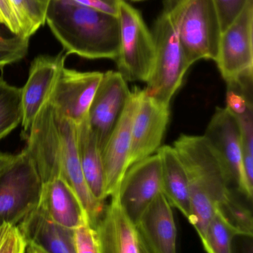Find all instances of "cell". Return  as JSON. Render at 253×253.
<instances>
[{"label": "cell", "mask_w": 253, "mask_h": 253, "mask_svg": "<svg viewBox=\"0 0 253 253\" xmlns=\"http://www.w3.org/2000/svg\"><path fill=\"white\" fill-rule=\"evenodd\" d=\"M76 253H101L96 230L90 224L74 230Z\"/></svg>", "instance_id": "obj_28"}, {"label": "cell", "mask_w": 253, "mask_h": 253, "mask_svg": "<svg viewBox=\"0 0 253 253\" xmlns=\"http://www.w3.org/2000/svg\"><path fill=\"white\" fill-rule=\"evenodd\" d=\"M130 93L118 71L103 73L87 116L101 153L123 115Z\"/></svg>", "instance_id": "obj_9"}, {"label": "cell", "mask_w": 253, "mask_h": 253, "mask_svg": "<svg viewBox=\"0 0 253 253\" xmlns=\"http://www.w3.org/2000/svg\"><path fill=\"white\" fill-rule=\"evenodd\" d=\"M0 24H1V18H0Z\"/></svg>", "instance_id": "obj_38"}, {"label": "cell", "mask_w": 253, "mask_h": 253, "mask_svg": "<svg viewBox=\"0 0 253 253\" xmlns=\"http://www.w3.org/2000/svg\"><path fill=\"white\" fill-rule=\"evenodd\" d=\"M111 198L95 227L101 253H140L136 226L122 209L117 192Z\"/></svg>", "instance_id": "obj_18"}, {"label": "cell", "mask_w": 253, "mask_h": 253, "mask_svg": "<svg viewBox=\"0 0 253 253\" xmlns=\"http://www.w3.org/2000/svg\"><path fill=\"white\" fill-rule=\"evenodd\" d=\"M16 155L0 152V173L13 162Z\"/></svg>", "instance_id": "obj_33"}, {"label": "cell", "mask_w": 253, "mask_h": 253, "mask_svg": "<svg viewBox=\"0 0 253 253\" xmlns=\"http://www.w3.org/2000/svg\"><path fill=\"white\" fill-rule=\"evenodd\" d=\"M203 136L207 139L227 168L232 184L252 202L253 188L247 181L244 169L243 146L240 128L227 108H218Z\"/></svg>", "instance_id": "obj_7"}, {"label": "cell", "mask_w": 253, "mask_h": 253, "mask_svg": "<svg viewBox=\"0 0 253 253\" xmlns=\"http://www.w3.org/2000/svg\"><path fill=\"white\" fill-rule=\"evenodd\" d=\"M215 62L226 82L253 72V0L223 31Z\"/></svg>", "instance_id": "obj_8"}, {"label": "cell", "mask_w": 253, "mask_h": 253, "mask_svg": "<svg viewBox=\"0 0 253 253\" xmlns=\"http://www.w3.org/2000/svg\"><path fill=\"white\" fill-rule=\"evenodd\" d=\"M62 141V176L80 199L89 224L95 228L105 210V203L91 193L83 175L77 147V125L56 112Z\"/></svg>", "instance_id": "obj_16"}, {"label": "cell", "mask_w": 253, "mask_h": 253, "mask_svg": "<svg viewBox=\"0 0 253 253\" xmlns=\"http://www.w3.org/2000/svg\"><path fill=\"white\" fill-rule=\"evenodd\" d=\"M220 210L226 218L239 230L241 236L253 237L252 212L236 199L233 192Z\"/></svg>", "instance_id": "obj_26"}, {"label": "cell", "mask_w": 253, "mask_h": 253, "mask_svg": "<svg viewBox=\"0 0 253 253\" xmlns=\"http://www.w3.org/2000/svg\"><path fill=\"white\" fill-rule=\"evenodd\" d=\"M46 23L67 56L117 59L120 47L118 16L70 0H51Z\"/></svg>", "instance_id": "obj_1"}, {"label": "cell", "mask_w": 253, "mask_h": 253, "mask_svg": "<svg viewBox=\"0 0 253 253\" xmlns=\"http://www.w3.org/2000/svg\"><path fill=\"white\" fill-rule=\"evenodd\" d=\"M140 253H150L149 250L147 249V247H146L145 244L144 243V242H143L141 238H140Z\"/></svg>", "instance_id": "obj_35"}, {"label": "cell", "mask_w": 253, "mask_h": 253, "mask_svg": "<svg viewBox=\"0 0 253 253\" xmlns=\"http://www.w3.org/2000/svg\"><path fill=\"white\" fill-rule=\"evenodd\" d=\"M219 16L222 32L242 13L249 0H212Z\"/></svg>", "instance_id": "obj_29"}, {"label": "cell", "mask_w": 253, "mask_h": 253, "mask_svg": "<svg viewBox=\"0 0 253 253\" xmlns=\"http://www.w3.org/2000/svg\"><path fill=\"white\" fill-rule=\"evenodd\" d=\"M160 193L161 165L157 153L132 165L125 173L117 191L122 209L135 226Z\"/></svg>", "instance_id": "obj_11"}, {"label": "cell", "mask_w": 253, "mask_h": 253, "mask_svg": "<svg viewBox=\"0 0 253 253\" xmlns=\"http://www.w3.org/2000/svg\"><path fill=\"white\" fill-rule=\"evenodd\" d=\"M27 244L48 253H76L74 230L55 223L41 203L16 225Z\"/></svg>", "instance_id": "obj_19"}, {"label": "cell", "mask_w": 253, "mask_h": 253, "mask_svg": "<svg viewBox=\"0 0 253 253\" xmlns=\"http://www.w3.org/2000/svg\"><path fill=\"white\" fill-rule=\"evenodd\" d=\"M187 65L215 61L222 28L212 0H169Z\"/></svg>", "instance_id": "obj_4"}, {"label": "cell", "mask_w": 253, "mask_h": 253, "mask_svg": "<svg viewBox=\"0 0 253 253\" xmlns=\"http://www.w3.org/2000/svg\"><path fill=\"white\" fill-rule=\"evenodd\" d=\"M10 224H6V223H4V224H0V240H1V238H2L3 235L5 233L6 230H7V227L10 226Z\"/></svg>", "instance_id": "obj_36"}, {"label": "cell", "mask_w": 253, "mask_h": 253, "mask_svg": "<svg viewBox=\"0 0 253 253\" xmlns=\"http://www.w3.org/2000/svg\"><path fill=\"white\" fill-rule=\"evenodd\" d=\"M142 93L139 87L131 90L123 115L102 150L107 198L118 191L120 182L129 169L132 122Z\"/></svg>", "instance_id": "obj_14"}, {"label": "cell", "mask_w": 253, "mask_h": 253, "mask_svg": "<svg viewBox=\"0 0 253 253\" xmlns=\"http://www.w3.org/2000/svg\"><path fill=\"white\" fill-rule=\"evenodd\" d=\"M117 16L120 47L115 61L118 72L126 82L147 83L155 57L152 33L141 13L126 0L120 3Z\"/></svg>", "instance_id": "obj_5"}, {"label": "cell", "mask_w": 253, "mask_h": 253, "mask_svg": "<svg viewBox=\"0 0 253 253\" xmlns=\"http://www.w3.org/2000/svg\"><path fill=\"white\" fill-rule=\"evenodd\" d=\"M132 1H141V0H132Z\"/></svg>", "instance_id": "obj_37"}, {"label": "cell", "mask_w": 253, "mask_h": 253, "mask_svg": "<svg viewBox=\"0 0 253 253\" xmlns=\"http://www.w3.org/2000/svg\"><path fill=\"white\" fill-rule=\"evenodd\" d=\"M0 18L1 24L13 35L21 37V29L17 16L10 0H0Z\"/></svg>", "instance_id": "obj_31"}, {"label": "cell", "mask_w": 253, "mask_h": 253, "mask_svg": "<svg viewBox=\"0 0 253 253\" xmlns=\"http://www.w3.org/2000/svg\"><path fill=\"white\" fill-rule=\"evenodd\" d=\"M30 39L4 35L0 31V69L19 62L26 56Z\"/></svg>", "instance_id": "obj_27"}, {"label": "cell", "mask_w": 253, "mask_h": 253, "mask_svg": "<svg viewBox=\"0 0 253 253\" xmlns=\"http://www.w3.org/2000/svg\"><path fill=\"white\" fill-rule=\"evenodd\" d=\"M43 183L26 149L0 173V224L16 226L41 199Z\"/></svg>", "instance_id": "obj_6"}, {"label": "cell", "mask_w": 253, "mask_h": 253, "mask_svg": "<svg viewBox=\"0 0 253 253\" xmlns=\"http://www.w3.org/2000/svg\"><path fill=\"white\" fill-rule=\"evenodd\" d=\"M238 236L240 232L218 210L201 240L207 253H233V239Z\"/></svg>", "instance_id": "obj_23"}, {"label": "cell", "mask_w": 253, "mask_h": 253, "mask_svg": "<svg viewBox=\"0 0 253 253\" xmlns=\"http://www.w3.org/2000/svg\"><path fill=\"white\" fill-rule=\"evenodd\" d=\"M22 120V88L0 78V140L16 129Z\"/></svg>", "instance_id": "obj_24"}, {"label": "cell", "mask_w": 253, "mask_h": 253, "mask_svg": "<svg viewBox=\"0 0 253 253\" xmlns=\"http://www.w3.org/2000/svg\"><path fill=\"white\" fill-rule=\"evenodd\" d=\"M27 243L16 226L7 227L0 240V253H25Z\"/></svg>", "instance_id": "obj_30"}, {"label": "cell", "mask_w": 253, "mask_h": 253, "mask_svg": "<svg viewBox=\"0 0 253 253\" xmlns=\"http://www.w3.org/2000/svg\"><path fill=\"white\" fill-rule=\"evenodd\" d=\"M150 253H177V229L172 206L163 193L152 201L136 224Z\"/></svg>", "instance_id": "obj_17"}, {"label": "cell", "mask_w": 253, "mask_h": 253, "mask_svg": "<svg viewBox=\"0 0 253 253\" xmlns=\"http://www.w3.org/2000/svg\"><path fill=\"white\" fill-rule=\"evenodd\" d=\"M66 57L62 51L55 56L41 55L31 62L28 80L22 88L24 132H29L36 117L50 101Z\"/></svg>", "instance_id": "obj_15"}, {"label": "cell", "mask_w": 253, "mask_h": 253, "mask_svg": "<svg viewBox=\"0 0 253 253\" xmlns=\"http://www.w3.org/2000/svg\"><path fill=\"white\" fill-rule=\"evenodd\" d=\"M157 153L161 165L162 193L171 206L179 210L188 219L190 185L185 168L173 146H161Z\"/></svg>", "instance_id": "obj_21"}, {"label": "cell", "mask_w": 253, "mask_h": 253, "mask_svg": "<svg viewBox=\"0 0 253 253\" xmlns=\"http://www.w3.org/2000/svg\"><path fill=\"white\" fill-rule=\"evenodd\" d=\"M77 147L86 184L94 197L105 203L107 196L102 153L88 123L87 117L77 126Z\"/></svg>", "instance_id": "obj_22"}, {"label": "cell", "mask_w": 253, "mask_h": 253, "mask_svg": "<svg viewBox=\"0 0 253 253\" xmlns=\"http://www.w3.org/2000/svg\"><path fill=\"white\" fill-rule=\"evenodd\" d=\"M70 1L117 16L120 3L123 0H70Z\"/></svg>", "instance_id": "obj_32"}, {"label": "cell", "mask_w": 253, "mask_h": 253, "mask_svg": "<svg viewBox=\"0 0 253 253\" xmlns=\"http://www.w3.org/2000/svg\"><path fill=\"white\" fill-rule=\"evenodd\" d=\"M51 0H10L19 21L21 37L30 39L46 24Z\"/></svg>", "instance_id": "obj_25"}, {"label": "cell", "mask_w": 253, "mask_h": 253, "mask_svg": "<svg viewBox=\"0 0 253 253\" xmlns=\"http://www.w3.org/2000/svg\"><path fill=\"white\" fill-rule=\"evenodd\" d=\"M103 73L82 72L64 67L59 74L51 102L58 115L75 125L86 119Z\"/></svg>", "instance_id": "obj_12"}, {"label": "cell", "mask_w": 253, "mask_h": 253, "mask_svg": "<svg viewBox=\"0 0 253 253\" xmlns=\"http://www.w3.org/2000/svg\"><path fill=\"white\" fill-rule=\"evenodd\" d=\"M173 147L188 176V221L202 239L208 224L231 194V178L218 153L203 135L183 134Z\"/></svg>", "instance_id": "obj_2"}, {"label": "cell", "mask_w": 253, "mask_h": 253, "mask_svg": "<svg viewBox=\"0 0 253 253\" xmlns=\"http://www.w3.org/2000/svg\"><path fill=\"white\" fill-rule=\"evenodd\" d=\"M25 149L43 184L62 176V141L51 99L42 108L30 128Z\"/></svg>", "instance_id": "obj_10"}, {"label": "cell", "mask_w": 253, "mask_h": 253, "mask_svg": "<svg viewBox=\"0 0 253 253\" xmlns=\"http://www.w3.org/2000/svg\"><path fill=\"white\" fill-rule=\"evenodd\" d=\"M40 203L50 218L62 227L74 230L89 224L80 199L62 176L43 184Z\"/></svg>", "instance_id": "obj_20"}, {"label": "cell", "mask_w": 253, "mask_h": 253, "mask_svg": "<svg viewBox=\"0 0 253 253\" xmlns=\"http://www.w3.org/2000/svg\"><path fill=\"white\" fill-rule=\"evenodd\" d=\"M48 253L44 250L34 244H27L26 253Z\"/></svg>", "instance_id": "obj_34"}, {"label": "cell", "mask_w": 253, "mask_h": 253, "mask_svg": "<svg viewBox=\"0 0 253 253\" xmlns=\"http://www.w3.org/2000/svg\"><path fill=\"white\" fill-rule=\"evenodd\" d=\"M152 33L155 57L144 90L146 94L169 106L190 68L180 43L176 19L169 0H164L163 10L156 19Z\"/></svg>", "instance_id": "obj_3"}, {"label": "cell", "mask_w": 253, "mask_h": 253, "mask_svg": "<svg viewBox=\"0 0 253 253\" xmlns=\"http://www.w3.org/2000/svg\"><path fill=\"white\" fill-rule=\"evenodd\" d=\"M169 117V105L160 103L143 90L132 122L129 168L157 153L161 147Z\"/></svg>", "instance_id": "obj_13"}]
</instances>
